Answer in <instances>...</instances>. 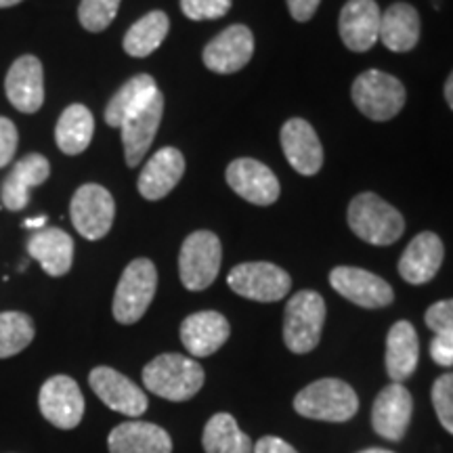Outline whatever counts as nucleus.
<instances>
[{
  "mask_svg": "<svg viewBox=\"0 0 453 453\" xmlns=\"http://www.w3.org/2000/svg\"><path fill=\"white\" fill-rule=\"evenodd\" d=\"M70 217L84 240L97 242L110 234L113 217H116V202L105 187L87 183L73 194Z\"/></svg>",
  "mask_w": 453,
  "mask_h": 453,
  "instance_id": "6e6552de",
  "label": "nucleus"
},
{
  "mask_svg": "<svg viewBox=\"0 0 453 453\" xmlns=\"http://www.w3.org/2000/svg\"><path fill=\"white\" fill-rule=\"evenodd\" d=\"M157 93V84L150 73H139V76L130 78L124 87L118 90L110 99L105 107V122L111 128H120L130 116H134L139 110L150 104Z\"/></svg>",
  "mask_w": 453,
  "mask_h": 453,
  "instance_id": "cd10ccee",
  "label": "nucleus"
},
{
  "mask_svg": "<svg viewBox=\"0 0 453 453\" xmlns=\"http://www.w3.org/2000/svg\"><path fill=\"white\" fill-rule=\"evenodd\" d=\"M330 283L340 296L364 309H382L395 300L390 283L359 267H336L330 273Z\"/></svg>",
  "mask_w": 453,
  "mask_h": 453,
  "instance_id": "ddd939ff",
  "label": "nucleus"
},
{
  "mask_svg": "<svg viewBox=\"0 0 453 453\" xmlns=\"http://www.w3.org/2000/svg\"><path fill=\"white\" fill-rule=\"evenodd\" d=\"M350 231L372 246H390L403 235L405 220L401 212L380 196L359 194L353 197L349 206Z\"/></svg>",
  "mask_w": 453,
  "mask_h": 453,
  "instance_id": "f03ea898",
  "label": "nucleus"
},
{
  "mask_svg": "<svg viewBox=\"0 0 453 453\" xmlns=\"http://www.w3.org/2000/svg\"><path fill=\"white\" fill-rule=\"evenodd\" d=\"M36 336V327L30 315L19 311L0 313V359H7L30 347Z\"/></svg>",
  "mask_w": 453,
  "mask_h": 453,
  "instance_id": "2f4dec72",
  "label": "nucleus"
},
{
  "mask_svg": "<svg viewBox=\"0 0 453 453\" xmlns=\"http://www.w3.org/2000/svg\"><path fill=\"white\" fill-rule=\"evenodd\" d=\"M95 133V118L88 107L73 104L61 113L55 127V141L67 156H78L90 145Z\"/></svg>",
  "mask_w": 453,
  "mask_h": 453,
  "instance_id": "c85d7f7f",
  "label": "nucleus"
},
{
  "mask_svg": "<svg viewBox=\"0 0 453 453\" xmlns=\"http://www.w3.org/2000/svg\"><path fill=\"white\" fill-rule=\"evenodd\" d=\"M223 246L212 231H194L180 246L179 275L187 290L200 292L217 280Z\"/></svg>",
  "mask_w": 453,
  "mask_h": 453,
  "instance_id": "0eeeda50",
  "label": "nucleus"
},
{
  "mask_svg": "<svg viewBox=\"0 0 453 453\" xmlns=\"http://www.w3.org/2000/svg\"><path fill=\"white\" fill-rule=\"evenodd\" d=\"M226 183L237 196L257 206H271L280 200V180L273 170L252 157H240L226 168Z\"/></svg>",
  "mask_w": 453,
  "mask_h": 453,
  "instance_id": "f8f14e48",
  "label": "nucleus"
},
{
  "mask_svg": "<svg viewBox=\"0 0 453 453\" xmlns=\"http://www.w3.org/2000/svg\"><path fill=\"white\" fill-rule=\"evenodd\" d=\"M254 53L250 27L235 24L214 36L203 49V65L217 73H235L248 65Z\"/></svg>",
  "mask_w": 453,
  "mask_h": 453,
  "instance_id": "4468645a",
  "label": "nucleus"
},
{
  "mask_svg": "<svg viewBox=\"0 0 453 453\" xmlns=\"http://www.w3.org/2000/svg\"><path fill=\"white\" fill-rule=\"evenodd\" d=\"M433 405L447 433L453 434V373H443L433 384Z\"/></svg>",
  "mask_w": 453,
  "mask_h": 453,
  "instance_id": "72a5a7b5",
  "label": "nucleus"
},
{
  "mask_svg": "<svg viewBox=\"0 0 453 453\" xmlns=\"http://www.w3.org/2000/svg\"><path fill=\"white\" fill-rule=\"evenodd\" d=\"M382 11L376 0H349L340 11L338 30L347 49L365 53L380 36Z\"/></svg>",
  "mask_w": 453,
  "mask_h": 453,
  "instance_id": "2eb2a0df",
  "label": "nucleus"
},
{
  "mask_svg": "<svg viewBox=\"0 0 453 453\" xmlns=\"http://www.w3.org/2000/svg\"><path fill=\"white\" fill-rule=\"evenodd\" d=\"M4 90L17 111L36 113L44 104V72L38 57L24 55L13 61L4 78Z\"/></svg>",
  "mask_w": 453,
  "mask_h": 453,
  "instance_id": "dca6fc26",
  "label": "nucleus"
},
{
  "mask_svg": "<svg viewBox=\"0 0 453 453\" xmlns=\"http://www.w3.org/2000/svg\"><path fill=\"white\" fill-rule=\"evenodd\" d=\"M321 0H288V9L296 21H309L319 9Z\"/></svg>",
  "mask_w": 453,
  "mask_h": 453,
  "instance_id": "58836bf2",
  "label": "nucleus"
},
{
  "mask_svg": "<svg viewBox=\"0 0 453 453\" xmlns=\"http://www.w3.org/2000/svg\"><path fill=\"white\" fill-rule=\"evenodd\" d=\"M164 116V95L157 90L154 99L147 104L143 110H139L134 116H130L127 122L122 124V145L124 156H127V164L130 168L139 166L147 151H150L151 143H154L157 128H160Z\"/></svg>",
  "mask_w": 453,
  "mask_h": 453,
  "instance_id": "6ab92c4d",
  "label": "nucleus"
},
{
  "mask_svg": "<svg viewBox=\"0 0 453 453\" xmlns=\"http://www.w3.org/2000/svg\"><path fill=\"white\" fill-rule=\"evenodd\" d=\"M202 445L206 453H252L254 445L242 433L231 413H217L203 426Z\"/></svg>",
  "mask_w": 453,
  "mask_h": 453,
  "instance_id": "c756f323",
  "label": "nucleus"
},
{
  "mask_svg": "<svg viewBox=\"0 0 453 453\" xmlns=\"http://www.w3.org/2000/svg\"><path fill=\"white\" fill-rule=\"evenodd\" d=\"M44 225H47V217L27 219L24 223V226H27V229H44Z\"/></svg>",
  "mask_w": 453,
  "mask_h": 453,
  "instance_id": "a19ab883",
  "label": "nucleus"
},
{
  "mask_svg": "<svg viewBox=\"0 0 453 453\" xmlns=\"http://www.w3.org/2000/svg\"><path fill=\"white\" fill-rule=\"evenodd\" d=\"M443 257L445 248L441 237L433 231H424L413 237L410 246L405 248L403 257L399 260V273L407 283L422 286L439 273Z\"/></svg>",
  "mask_w": 453,
  "mask_h": 453,
  "instance_id": "4be33fe9",
  "label": "nucleus"
},
{
  "mask_svg": "<svg viewBox=\"0 0 453 453\" xmlns=\"http://www.w3.org/2000/svg\"><path fill=\"white\" fill-rule=\"evenodd\" d=\"M122 0H82L78 9V19L84 30L104 32L116 19Z\"/></svg>",
  "mask_w": 453,
  "mask_h": 453,
  "instance_id": "473e14b6",
  "label": "nucleus"
},
{
  "mask_svg": "<svg viewBox=\"0 0 453 453\" xmlns=\"http://www.w3.org/2000/svg\"><path fill=\"white\" fill-rule=\"evenodd\" d=\"M50 174V164L41 154H27L15 164L0 187V202L11 212H19L30 203V191L42 185Z\"/></svg>",
  "mask_w": 453,
  "mask_h": 453,
  "instance_id": "412c9836",
  "label": "nucleus"
},
{
  "mask_svg": "<svg viewBox=\"0 0 453 453\" xmlns=\"http://www.w3.org/2000/svg\"><path fill=\"white\" fill-rule=\"evenodd\" d=\"M27 254L41 263L42 271L50 277H64L70 273L73 260V240L64 229L44 226L27 242Z\"/></svg>",
  "mask_w": 453,
  "mask_h": 453,
  "instance_id": "b1692460",
  "label": "nucleus"
},
{
  "mask_svg": "<svg viewBox=\"0 0 453 453\" xmlns=\"http://www.w3.org/2000/svg\"><path fill=\"white\" fill-rule=\"evenodd\" d=\"M231 0H180V11L194 21L220 19L229 13Z\"/></svg>",
  "mask_w": 453,
  "mask_h": 453,
  "instance_id": "f704fd0d",
  "label": "nucleus"
},
{
  "mask_svg": "<svg viewBox=\"0 0 453 453\" xmlns=\"http://www.w3.org/2000/svg\"><path fill=\"white\" fill-rule=\"evenodd\" d=\"M252 453H298L290 443L277 437H263L254 445Z\"/></svg>",
  "mask_w": 453,
  "mask_h": 453,
  "instance_id": "ea45409f",
  "label": "nucleus"
},
{
  "mask_svg": "<svg viewBox=\"0 0 453 453\" xmlns=\"http://www.w3.org/2000/svg\"><path fill=\"white\" fill-rule=\"evenodd\" d=\"M110 453H173V439L157 424L124 422L110 433Z\"/></svg>",
  "mask_w": 453,
  "mask_h": 453,
  "instance_id": "393cba45",
  "label": "nucleus"
},
{
  "mask_svg": "<svg viewBox=\"0 0 453 453\" xmlns=\"http://www.w3.org/2000/svg\"><path fill=\"white\" fill-rule=\"evenodd\" d=\"M326 324V303L321 294L303 290L288 300L283 317V340L296 355L311 353L319 344Z\"/></svg>",
  "mask_w": 453,
  "mask_h": 453,
  "instance_id": "20e7f679",
  "label": "nucleus"
},
{
  "mask_svg": "<svg viewBox=\"0 0 453 453\" xmlns=\"http://www.w3.org/2000/svg\"><path fill=\"white\" fill-rule=\"evenodd\" d=\"M281 147L298 174L313 177L324 164V147L315 128L303 118H292L281 127Z\"/></svg>",
  "mask_w": 453,
  "mask_h": 453,
  "instance_id": "a211bd4d",
  "label": "nucleus"
},
{
  "mask_svg": "<svg viewBox=\"0 0 453 453\" xmlns=\"http://www.w3.org/2000/svg\"><path fill=\"white\" fill-rule=\"evenodd\" d=\"M384 47L393 53H407L420 41V15L407 3H395L380 17V36Z\"/></svg>",
  "mask_w": 453,
  "mask_h": 453,
  "instance_id": "a878e982",
  "label": "nucleus"
},
{
  "mask_svg": "<svg viewBox=\"0 0 453 453\" xmlns=\"http://www.w3.org/2000/svg\"><path fill=\"white\" fill-rule=\"evenodd\" d=\"M445 99L453 110V72L449 73V78H447V82H445Z\"/></svg>",
  "mask_w": 453,
  "mask_h": 453,
  "instance_id": "79ce46f5",
  "label": "nucleus"
},
{
  "mask_svg": "<svg viewBox=\"0 0 453 453\" xmlns=\"http://www.w3.org/2000/svg\"><path fill=\"white\" fill-rule=\"evenodd\" d=\"M231 327L217 311H200L180 324V342L194 357H211L229 340Z\"/></svg>",
  "mask_w": 453,
  "mask_h": 453,
  "instance_id": "5701e85b",
  "label": "nucleus"
},
{
  "mask_svg": "<svg viewBox=\"0 0 453 453\" xmlns=\"http://www.w3.org/2000/svg\"><path fill=\"white\" fill-rule=\"evenodd\" d=\"M157 271L150 258H134L124 269L113 294V317L118 324H137L156 296Z\"/></svg>",
  "mask_w": 453,
  "mask_h": 453,
  "instance_id": "39448f33",
  "label": "nucleus"
},
{
  "mask_svg": "<svg viewBox=\"0 0 453 453\" xmlns=\"http://www.w3.org/2000/svg\"><path fill=\"white\" fill-rule=\"evenodd\" d=\"M420 342L410 321H396L387 336V372L390 380L403 382L416 372Z\"/></svg>",
  "mask_w": 453,
  "mask_h": 453,
  "instance_id": "bb28decb",
  "label": "nucleus"
},
{
  "mask_svg": "<svg viewBox=\"0 0 453 453\" xmlns=\"http://www.w3.org/2000/svg\"><path fill=\"white\" fill-rule=\"evenodd\" d=\"M300 416L321 422H347L359 410V399L350 384L338 378H324L304 387L294 399Z\"/></svg>",
  "mask_w": 453,
  "mask_h": 453,
  "instance_id": "7ed1b4c3",
  "label": "nucleus"
},
{
  "mask_svg": "<svg viewBox=\"0 0 453 453\" xmlns=\"http://www.w3.org/2000/svg\"><path fill=\"white\" fill-rule=\"evenodd\" d=\"M226 283L235 294L257 303H277L292 288L290 275L273 263L237 265L226 275Z\"/></svg>",
  "mask_w": 453,
  "mask_h": 453,
  "instance_id": "1a4fd4ad",
  "label": "nucleus"
},
{
  "mask_svg": "<svg viewBox=\"0 0 453 453\" xmlns=\"http://www.w3.org/2000/svg\"><path fill=\"white\" fill-rule=\"evenodd\" d=\"M413 401L403 384L393 382L380 390L372 407V426L382 439L401 441L411 420Z\"/></svg>",
  "mask_w": 453,
  "mask_h": 453,
  "instance_id": "f3484780",
  "label": "nucleus"
},
{
  "mask_svg": "<svg viewBox=\"0 0 453 453\" xmlns=\"http://www.w3.org/2000/svg\"><path fill=\"white\" fill-rule=\"evenodd\" d=\"M170 27V19L164 11H151L145 17H141L137 24L130 26V30L124 36V50L130 57H150L166 38Z\"/></svg>",
  "mask_w": 453,
  "mask_h": 453,
  "instance_id": "7c9ffc66",
  "label": "nucleus"
},
{
  "mask_svg": "<svg viewBox=\"0 0 453 453\" xmlns=\"http://www.w3.org/2000/svg\"><path fill=\"white\" fill-rule=\"evenodd\" d=\"M21 0H0V9H9V7H15V4H19Z\"/></svg>",
  "mask_w": 453,
  "mask_h": 453,
  "instance_id": "37998d69",
  "label": "nucleus"
},
{
  "mask_svg": "<svg viewBox=\"0 0 453 453\" xmlns=\"http://www.w3.org/2000/svg\"><path fill=\"white\" fill-rule=\"evenodd\" d=\"M353 104L364 116L376 122H387L403 110L407 93L405 87L380 70H367L353 82Z\"/></svg>",
  "mask_w": 453,
  "mask_h": 453,
  "instance_id": "423d86ee",
  "label": "nucleus"
},
{
  "mask_svg": "<svg viewBox=\"0 0 453 453\" xmlns=\"http://www.w3.org/2000/svg\"><path fill=\"white\" fill-rule=\"evenodd\" d=\"M359 453H393V451L380 449V447H372V449H365V451H359Z\"/></svg>",
  "mask_w": 453,
  "mask_h": 453,
  "instance_id": "c03bdc74",
  "label": "nucleus"
},
{
  "mask_svg": "<svg viewBox=\"0 0 453 453\" xmlns=\"http://www.w3.org/2000/svg\"><path fill=\"white\" fill-rule=\"evenodd\" d=\"M88 384L93 393L113 411L139 418L147 410V395L130 378L116 372L113 367H95L88 376Z\"/></svg>",
  "mask_w": 453,
  "mask_h": 453,
  "instance_id": "9b49d317",
  "label": "nucleus"
},
{
  "mask_svg": "<svg viewBox=\"0 0 453 453\" xmlns=\"http://www.w3.org/2000/svg\"><path fill=\"white\" fill-rule=\"evenodd\" d=\"M185 173V157L177 147H162L157 150L151 160L145 164L139 174V194L145 200L156 202L166 197Z\"/></svg>",
  "mask_w": 453,
  "mask_h": 453,
  "instance_id": "aec40b11",
  "label": "nucleus"
},
{
  "mask_svg": "<svg viewBox=\"0 0 453 453\" xmlns=\"http://www.w3.org/2000/svg\"><path fill=\"white\" fill-rule=\"evenodd\" d=\"M426 326L437 332H453V298L439 300L426 311Z\"/></svg>",
  "mask_w": 453,
  "mask_h": 453,
  "instance_id": "c9c22d12",
  "label": "nucleus"
},
{
  "mask_svg": "<svg viewBox=\"0 0 453 453\" xmlns=\"http://www.w3.org/2000/svg\"><path fill=\"white\" fill-rule=\"evenodd\" d=\"M430 357L437 365H453V332H437L430 342Z\"/></svg>",
  "mask_w": 453,
  "mask_h": 453,
  "instance_id": "4c0bfd02",
  "label": "nucleus"
},
{
  "mask_svg": "<svg viewBox=\"0 0 453 453\" xmlns=\"http://www.w3.org/2000/svg\"><path fill=\"white\" fill-rule=\"evenodd\" d=\"M17 141H19V134H17L15 124L11 122L9 118L0 116V168H4L7 164L13 162Z\"/></svg>",
  "mask_w": 453,
  "mask_h": 453,
  "instance_id": "e433bc0d",
  "label": "nucleus"
},
{
  "mask_svg": "<svg viewBox=\"0 0 453 453\" xmlns=\"http://www.w3.org/2000/svg\"><path fill=\"white\" fill-rule=\"evenodd\" d=\"M38 407L44 420L61 430H72L82 422L84 396L70 376H53L42 384Z\"/></svg>",
  "mask_w": 453,
  "mask_h": 453,
  "instance_id": "9d476101",
  "label": "nucleus"
},
{
  "mask_svg": "<svg viewBox=\"0 0 453 453\" xmlns=\"http://www.w3.org/2000/svg\"><path fill=\"white\" fill-rule=\"evenodd\" d=\"M143 384L147 390L166 401H187L203 387V370L196 359L166 353L145 365Z\"/></svg>",
  "mask_w": 453,
  "mask_h": 453,
  "instance_id": "f257e3e1",
  "label": "nucleus"
}]
</instances>
